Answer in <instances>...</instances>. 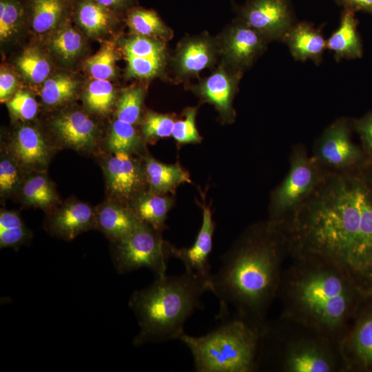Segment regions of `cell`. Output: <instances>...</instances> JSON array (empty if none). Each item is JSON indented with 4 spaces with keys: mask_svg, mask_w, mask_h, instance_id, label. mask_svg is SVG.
<instances>
[{
    "mask_svg": "<svg viewBox=\"0 0 372 372\" xmlns=\"http://www.w3.org/2000/svg\"><path fill=\"white\" fill-rule=\"evenodd\" d=\"M281 228L291 256H311L344 271L366 296L372 282V165L325 170Z\"/></svg>",
    "mask_w": 372,
    "mask_h": 372,
    "instance_id": "6da1fadb",
    "label": "cell"
},
{
    "mask_svg": "<svg viewBox=\"0 0 372 372\" xmlns=\"http://www.w3.org/2000/svg\"><path fill=\"white\" fill-rule=\"evenodd\" d=\"M287 253V238L279 225L267 220L247 227L222 256L219 269L210 278V291L219 301L218 317L227 318L233 309V316L261 331L277 297Z\"/></svg>",
    "mask_w": 372,
    "mask_h": 372,
    "instance_id": "7a4b0ae2",
    "label": "cell"
},
{
    "mask_svg": "<svg viewBox=\"0 0 372 372\" xmlns=\"http://www.w3.org/2000/svg\"><path fill=\"white\" fill-rule=\"evenodd\" d=\"M282 270L277 293L280 318L314 329L340 342L348 331L363 293L334 264L316 257L292 256Z\"/></svg>",
    "mask_w": 372,
    "mask_h": 372,
    "instance_id": "3957f363",
    "label": "cell"
},
{
    "mask_svg": "<svg viewBox=\"0 0 372 372\" xmlns=\"http://www.w3.org/2000/svg\"><path fill=\"white\" fill-rule=\"evenodd\" d=\"M210 278L187 271L165 274L134 291L129 301L139 327L134 345L179 340L187 319L202 307L201 297L210 291Z\"/></svg>",
    "mask_w": 372,
    "mask_h": 372,
    "instance_id": "277c9868",
    "label": "cell"
},
{
    "mask_svg": "<svg viewBox=\"0 0 372 372\" xmlns=\"http://www.w3.org/2000/svg\"><path fill=\"white\" fill-rule=\"evenodd\" d=\"M284 372L346 371L340 342L282 318L261 331L259 369Z\"/></svg>",
    "mask_w": 372,
    "mask_h": 372,
    "instance_id": "5b68a950",
    "label": "cell"
},
{
    "mask_svg": "<svg viewBox=\"0 0 372 372\" xmlns=\"http://www.w3.org/2000/svg\"><path fill=\"white\" fill-rule=\"evenodd\" d=\"M200 336L184 333L180 340L189 349L197 372H254L259 369L261 331L231 316Z\"/></svg>",
    "mask_w": 372,
    "mask_h": 372,
    "instance_id": "8992f818",
    "label": "cell"
},
{
    "mask_svg": "<svg viewBox=\"0 0 372 372\" xmlns=\"http://www.w3.org/2000/svg\"><path fill=\"white\" fill-rule=\"evenodd\" d=\"M324 172L325 169L308 155L303 145L293 146L290 154L289 170L271 193L268 220L282 225L313 192Z\"/></svg>",
    "mask_w": 372,
    "mask_h": 372,
    "instance_id": "52a82bcc",
    "label": "cell"
},
{
    "mask_svg": "<svg viewBox=\"0 0 372 372\" xmlns=\"http://www.w3.org/2000/svg\"><path fill=\"white\" fill-rule=\"evenodd\" d=\"M172 246L161 234L141 222L129 234L112 242L113 265L120 274L147 268L156 277L163 276L172 258Z\"/></svg>",
    "mask_w": 372,
    "mask_h": 372,
    "instance_id": "ba28073f",
    "label": "cell"
},
{
    "mask_svg": "<svg viewBox=\"0 0 372 372\" xmlns=\"http://www.w3.org/2000/svg\"><path fill=\"white\" fill-rule=\"evenodd\" d=\"M351 129V121L340 118L317 138L311 156L322 169L344 172L369 163L362 148L352 141Z\"/></svg>",
    "mask_w": 372,
    "mask_h": 372,
    "instance_id": "9c48e42d",
    "label": "cell"
},
{
    "mask_svg": "<svg viewBox=\"0 0 372 372\" xmlns=\"http://www.w3.org/2000/svg\"><path fill=\"white\" fill-rule=\"evenodd\" d=\"M240 21L260 34L267 41H282L294 24L289 0H248L240 8Z\"/></svg>",
    "mask_w": 372,
    "mask_h": 372,
    "instance_id": "30bf717a",
    "label": "cell"
},
{
    "mask_svg": "<svg viewBox=\"0 0 372 372\" xmlns=\"http://www.w3.org/2000/svg\"><path fill=\"white\" fill-rule=\"evenodd\" d=\"M104 172L114 199L129 204L147 185L143 162L125 152H114L107 159Z\"/></svg>",
    "mask_w": 372,
    "mask_h": 372,
    "instance_id": "8fae6325",
    "label": "cell"
},
{
    "mask_svg": "<svg viewBox=\"0 0 372 372\" xmlns=\"http://www.w3.org/2000/svg\"><path fill=\"white\" fill-rule=\"evenodd\" d=\"M50 127L61 145L79 151L92 149L99 138L97 123L85 112L78 110L59 114L52 119Z\"/></svg>",
    "mask_w": 372,
    "mask_h": 372,
    "instance_id": "7c38bea8",
    "label": "cell"
},
{
    "mask_svg": "<svg viewBox=\"0 0 372 372\" xmlns=\"http://www.w3.org/2000/svg\"><path fill=\"white\" fill-rule=\"evenodd\" d=\"M340 342L346 371L372 369V308L355 315Z\"/></svg>",
    "mask_w": 372,
    "mask_h": 372,
    "instance_id": "4fadbf2b",
    "label": "cell"
},
{
    "mask_svg": "<svg viewBox=\"0 0 372 372\" xmlns=\"http://www.w3.org/2000/svg\"><path fill=\"white\" fill-rule=\"evenodd\" d=\"M267 42L260 34L240 21L225 32L222 50L231 68L241 72L262 53Z\"/></svg>",
    "mask_w": 372,
    "mask_h": 372,
    "instance_id": "5bb4252c",
    "label": "cell"
},
{
    "mask_svg": "<svg viewBox=\"0 0 372 372\" xmlns=\"http://www.w3.org/2000/svg\"><path fill=\"white\" fill-rule=\"evenodd\" d=\"M45 227L54 236L65 240H72L96 228V210L84 202L70 200L48 215Z\"/></svg>",
    "mask_w": 372,
    "mask_h": 372,
    "instance_id": "9a60e30c",
    "label": "cell"
},
{
    "mask_svg": "<svg viewBox=\"0 0 372 372\" xmlns=\"http://www.w3.org/2000/svg\"><path fill=\"white\" fill-rule=\"evenodd\" d=\"M202 223L196 239L189 247L178 248L172 246V258L180 260L185 271L210 278L209 256L213 248V238L216 224L209 206L200 205Z\"/></svg>",
    "mask_w": 372,
    "mask_h": 372,
    "instance_id": "2e32d148",
    "label": "cell"
},
{
    "mask_svg": "<svg viewBox=\"0 0 372 372\" xmlns=\"http://www.w3.org/2000/svg\"><path fill=\"white\" fill-rule=\"evenodd\" d=\"M9 153L23 169L41 170L50 161L52 147L37 127L25 124L13 133Z\"/></svg>",
    "mask_w": 372,
    "mask_h": 372,
    "instance_id": "e0dca14e",
    "label": "cell"
},
{
    "mask_svg": "<svg viewBox=\"0 0 372 372\" xmlns=\"http://www.w3.org/2000/svg\"><path fill=\"white\" fill-rule=\"evenodd\" d=\"M240 74V71L221 67L197 87L198 94L213 104L226 122L229 123L234 119L232 102Z\"/></svg>",
    "mask_w": 372,
    "mask_h": 372,
    "instance_id": "ac0fdd59",
    "label": "cell"
},
{
    "mask_svg": "<svg viewBox=\"0 0 372 372\" xmlns=\"http://www.w3.org/2000/svg\"><path fill=\"white\" fill-rule=\"evenodd\" d=\"M141 222L127 204L113 199L96 210V228L112 242L132 231Z\"/></svg>",
    "mask_w": 372,
    "mask_h": 372,
    "instance_id": "d6986e66",
    "label": "cell"
},
{
    "mask_svg": "<svg viewBox=\"0 0 372 372\" xmlns=\"http://www.w3.org/2000/svg\"><path fill=\"white\" fill-rule=\"evenodd\" d=\"M73 0H25L28 21L37 34L52 32L72 14Z\"/></svg>",
    "mask_w": 372,
    "mask_h": 372,
    "instance_id": "ffe728a7",
    "label": "cell"
},
{
    "mask_svg": "<svg viewBox=\"0 0 372 372\" xmlns=\"http://www.w3.org/2000/svg\"><path fill=\"white\" fill-rule=\"evenodd\" d=\"M282 41L287 45L296 60L311 59L320 63L326 46L321 31L309 22L294 23L285 35Z\"/></svg>",
    "mask_w": 372,
    "mask_h": 372,
    "instance_id": "44dd1931",
    "label": "cell"
},
{
    "mask_svg": "<svg viewBox=\"0 0 372 372\" xmlns=\"http://www.w3.org/2000/svg\"><path fill=\"white\" fill-rule=\"evenodd\" d=\"M216 52L215 43L206 37L187 39L180 45L176 54V69L180 75L197 74L214 63Z\"/></svg>",
    "mask_w": 372,
    "mask_h": 372,
    "instance_id": "7402d4cb",
    "label": "cell"
},
{
    "mask_svg": "<svg viewBox=\"0 0 372 372\" xmlns=\"http://www.w3.org/2000/svg\"><path fill=\"white\" fill-rule=\"evenodd\" d=\"M117 13L94 0H73L72 14L79 26L90 37L111 30L118 21Z\"/></svg>",
    "mask_w": 372,
    "mask_h": 372,
    "instance_id": "603a6c76",
    "label": "cell"
},
{
    "mask_svg": "<svg viewBox=\"0 0 372 372\" xmlns=\"http://www.w3.org/2000/svg\"><path fill=\"white\" fill-rule=\"evenodd\" d=\"M173 205L174 199L170 196L148 190L137 195L128 206L141 222L163 234L167 214Z\"/></svg>",
    "mask_w": 372,
    "mask_h": 372,
    "instance_id": "cb8c5ba5",
    "label": "cell"
},
{
    "mask_svg": "<svg viewBox=\"0 0 372 372\" xmlns=\"http://www.w3.org/2000/svg\"><path fill=\"white\" fill-rule=\"evenodd\" d=\"M355 12L344 9L339 27L327 40V48L334 52L335 59H356L362 55V45Z\"/></svg>",
    "mask_w": 372,
    "mask_h": 372,
    "instance_id": "d4e9b609",
    "label": "cell"
},
{
    "mask_svg": "<svg viewBox=\"0 0 372 372\" xmlns=\"http://www.w3.org/2000/svg\"><path fill=\"white\" fill-rule=\"evenodd\" d=\"M149 191L161 194L174 192L180 184L191 183L189 174L178 164H165L150 156L143 158Z\"/></svg>",
    "mask_w": 372,
    "mask_h": 372,
    "instance_id": "484cf974",
    "label": "cell"
},
{
    "mask_svg": "<svg viewBox=\"0 0 372 372\" xmlns=\"http://www.w3.org/2000/svg\"><path fill=\"white\" fill-rule=\"evenodd\" d=\"M20 192L25 203L43 209L52 207L58 198L54 185L41 172H37L24 179Z\"/></svg>",
    "mask_w": 372,
    "mask_h": 372,
    "instance_id": "4316f807",
    "label": "cell"
},
{
    "mask_svg": "<svg viewBox=\"0 0 372 372\" xmlns=\"http://www.w3.org/2000/svg\"><path fill=\"white\" fill-rule=\"evenodd\" d=\"M126 23L136 34L169 39L172 32L154 10L133 8L127 11Z\"/></svg>",
    "mask_w": 372,
    "mask_h": 372,
    "instance_id": "83f0119b",
    "label": "cell"
},
{
    "mask_svg": "<svg viewBox=\"0 0 372 372\" xmlns=\"http://www.w3.org/2000/svg\"><path fill=\"white\" fill-rule=\"evenodd\" d=\"M16 66L29 83H43L50 76L52 66L47 56L37 48L24 50L16 60Z\"/></svg>",
    "mask_w": 372,
    "mask_h": 372,
    "instance_id": "f1b7e54d",
    "label": "cell"
},
{
    "mask_svg": "<svg viewBox=\"0 0 372 372\" xmlns=\"http://www.w3.org/2000/svg\"><path fill=\"white\" fill-rule=\"evenodd\" d=\"M79 83L72 76L59 73L48 77L41 90V96L44 104L56 106L69 101L75 96Z\"/></svg>",
    "mask_w": 372,
    "mask_h": 372,
    "instance_id": "f546056e",
    "label": "cell"
},
{
    "mask_svg": "<svg viewBox=\"0 0 372 372\" xmlns=\"http://www.w3.org/2000/svg\"><path fill=\"white\" fill-rule=\"evenodd\" d=\"M107 149L112 152H125L130 154L143 149L142 139L134 125L116 119L110 128L107 137Z\"/></svg>",
    "mask_w": 372,
    "mask_h": 372,
    "instance_id": "4dcf8cb0",
    "label": "cell"
},
{
    "mask_svg": "<svg viewBox=\"0 0 372 372\" xmlns=\"http://www.w3.org/2000/svg\"><path fill=\"white\" fill-rule=\"evenodd\" d=\"M31 237V231L25 226L18 213L14 211L4 209L1 211V248H19L20 246L28 242Z\"/></svg>",
    "mask_w": 372,
    "mask_h": 372,
    "instance_id": "1f68e13d",
    "label": "cell"
},
{
    "mask_svg": "<svg viewBox=\"0 0 372 372\" xmlns=\"http://www.w3.org/2000/svg\"><path fill=\"white\" fill-rule=\"evenodd\" d=\"M28 20L25 1L0 0V40L1 43L13 39Z\"/></svg>",
    "mask_w": 372,
    "mask_h": 372,
    "instance_id": "d6a6232c",
    "label": "cell"
},
{
    "mask_svg": "<svg viewBox=\"0 0 372 372\" xmlns=\"http://www.w3.org/2000/svg\"><path fill=\"white\" fill-rule=\"evenodd\" d=\"M52 52L64 62L76 59L83 48V39L75 28L65 25L60 26L49 41Z\"/></svg>",
    "mask_w": 372,
    "mask_h": 372,
    "instance_id": "836d02e7",
    "label": "cell"
},
{
    "mask_svg": "<svg viewBox=\"0 0 372 372\" xmlns=\"http://www.w3.org/2000/svg\"><path fill=\"white\" fill-rule=\"evenodd\" d=\"M86 107L92 112L108 113L116 101V91L109 80L94 79L88 83L83 92Z\"/></svg>",
    "mask_w": 372,
    "mask_h": 372,
    "instance_id": "e575fe53",
    "label": "cell"
},
{
    "mask_svg": "<svg viewBox=\"0 0 372 372\" xmlns=\"http://www.w3.org/2000/svg\"><path fill=\"white\" fill-rule=\"evenodd\" d=\"M114 45L107 42L85 61V67L94 79L109 80L115 75L117 55Z\"/></svg>",
    "mask_w": 372,
    "mask_h": 372,
    "instance_id": "d590c367",
    "label": "cell"
},
{
    "mask_svg": "<svg viewBox=\"0 0 372 372\" xmlns=\"http://www.w3.org/2000/svg\"><path fill=\"white\" fill-rule=\"evenodd\" d=\"M145 96L144 90L140 87L124 90L116 104V119L134 125L140 121L142 105Z\"/></svg>",
    "mask_w": 372,
    "mask_h": 372,
    "instance_id": "8d00e7d4",
    "label": "cell"
},
{
    "mask_svg": "<svg viewBox=\"0 0 372 372\" xmlns=\"http://www.w3.org/2000/svg\"><path fill=\"white\" fill-rule=\"evenodd\" d=\"M23 168L10 154H1L0 160V194L9 197L20 189L24 180Z\"/></svg>",
    "mask_w": 372,
    "mask_h": 372,
    "instance_id": "74e56055",
    "label": "cell"
},
{
    "mask_svg": "<svg viewBox=\"0 0 372 372\" xmlns=\"http://www.w3.org/2000/svg\"><path fill=\"white\" fill-rule=\"evenodd\" d=\"M175 121L167 114L148 112L142 123L141 133L145 140L154 141L172 136Z\"/></svg>",
    "mask_w": 372,
    "mask_h": 372,
    "instance_id": "f35d334b",
    "label": "cell"
},
{
    "mask_svg": "<svg viewBox=\"0 0 372 372\" xmlns=\"http://www.w3.org/2000/svg\"><path fill=\"white\" fill-rule=\"evenodd\" d=\"M6 104L10 112L21 120L30 121L37 114V102L27 90H17L7 101Z\"/></svg>",
    "mask_w": 372,
    "mask_h": 372,
    "instance_id": "ab89813d",
    "label": "cell"
},
{
    "mask_svg": "<svg viewBox=\"0 0 372 372\" xmlns=\"http://www.w3.org/2000/svg\"><path fill=\"white\" fill-rule=\"evenodd\" d=\"M197 109L187 108L184 113V118L175 121L172 136L179 144L198 143L201 141L196 126Z\"/></svg>",
    "mask_w": 372,
    "mask_h": 372,
    "instance_id": "60d3db41",
    "label": "cell"
},
{
    "mask_svg": "<svg viewBox=\"0 0 372 372\" xmlns=\"http://www.w3.org/2000/svg\"><path fill=\"white\" fill-rule=\"evenodd\" d=\"M352 128L359 134L362 148L369 163L372 162V110L351 120Z\"/></svg>",
    "mask_w": 372,
    "mask_h": 372,
    "instance_id": "b9f144b4",
    "label": "cell"
},
{
    "mask_svg": "<svg viewBox=\"0 0 372 372\" xmlns=\"http://www.w3.org/2000/svg\"><path fill=\"white\" fill-rule=\"evenodd\" d=\"M17 80L15 75L6 69L0 72V101H7L16 92Z\"/></svg>",
    "mask_w": 372,
    "mask_h": 372,
    "instance_id": "7bdbcfd3",
    "label": "cell"
},
{
    "mask_svg": "<svg viewBox=\"0 0 372 372\" xmlns=\"http://www.w3.org/2000/svg\"><path fill=\"white\" fill-rule=\"evenodd\" d=\"M344 9L372 14V0H335Z\"/></svg>",
    "mask_w": 372,
    "mask_h": 372,
    "instance_id": "ee69618b",
    "label": "cell"
},
{
    "mask_svg": "<svg viewBox=\"0 0 372 372\" xmlns=\"http://www.w3.org/2000/svg\"><path fill=\"white\" fill-rule=\"evenodd\" d=\"M109 10L119 14L123 11H128L134 4L135 0H94Z\"/></svg>",
    "mask_w": 372,
    "mask_h": 372,
    "instance_id": "f6af8a7d",
    "label": "cell"
},
{
    "mask_svg": "<svg viewBox=\"0 0 372 372\" xmlns=\"http://www.w3.org/2000/svg\"><path fill=\"white\" fill-rule=\"evenodd\" d=\"M366 296H372V282H371V285H370V286H369V289H368V291H367V292H366Z\"/></svg>",
    "mask_w": 372,
    "mask_h": 372,
    "instance_id": "bcb514c9",
    "label": "cell"
},
{
    "mask_svg": "<svg viewBox=\"0 0 372 372\" xmlns=\"http://www.w3.org/2000/svg\"><path fill=\"white\" fill-rule=\"evenodd\" d=\"M371 163V165H372V162H371V163Z\"/></svg>",
    "mask_w": 372,
    "mask_h": 372,
    "instance_id": "7dc6e473",
    "label": "cell"
}]
</instances>
